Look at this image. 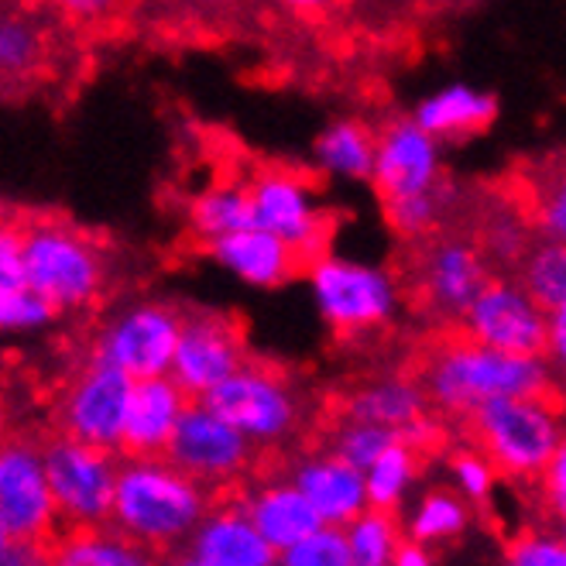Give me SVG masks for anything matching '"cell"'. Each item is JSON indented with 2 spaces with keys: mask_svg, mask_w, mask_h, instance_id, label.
Wrapping results in <instances>:
<instances>
[{
  "mask_svg": "<svg viewBox=\"0 0 566 566\" xmlns=\"http://www.w3.org/2000/svg\"><path fill=\"white\" fill-rule=\"evenodd\" d=\"M210 505L213 494L165 457H120L107 525L158 556H172L186 549Z\"/></svg>",
  "mask_w": 566,
  "mask_h": 566,
  "instance_id": "6da1fadb",
  "label": "cell"
},
{
  "mask_svg": "<svg viewBox=\"0 0 566 566\" xmlns=\"http://www.w3.org/2000/svg\"><path fill=\"white\" fill-rule=\"evenodd\" d=\"M556 371L546 357H512L478 347L463 337L432 347L422 364V391L429 409L450 419H471L497 398H543L553 395Z\"/></svg>",
  "mask_w": 566,
  "mask_h": 566,
  "instance_id": "7a4b0ae2",
  "label": "cell"
},
{
  "mask_svg": "<svg viewBox=\"0 0 566 566\" xmlns=\"http://www.w3.org/2000/svg\"><path fill=\"white\" fill-rule=\"evenodd\" d=\"M24 289L59 313H80L93 306L107 285V258L83 230L39 217L21 223Z\"/></svg>",
  "mask_w": 566,
  "mask_h": 566,
  "instance_id": "3957f363",
  "label": "cell"
},
{
  "mask_svg": "<svg viewBox=\"0 0 566 566\" xmlns=\"http://www.w3.org/2000/svg\"><path fill=\"white\" fill-rule=\"evenodd\" d=\"M474 450L497 471V478L536 481L549 460L566 450L563 416L553 395L543 398H497L471 419Z\"/></svg>",
  "mask_w": 566,
  "mask_h": 566,
  "instance_id": "277c9868",
  "label": "cell"
},
{
  "mask_svg": "<svg viewBox=\"0 0 566 566\" xmlns=\"http://www.w3.org/2000/svg\"><path fill=\"white\" fill-rule=\"evenodd\" d=\"M199 402L241 432L254 450L285 447L298 437L306 419V398L298 385L285 371L261 360H248Z\"/></svg>",
  "mask_w": 566,
  "mask_h": 566,
  "instance_id": "5b68a950",
  "label": "cell"
},
{
  "mask_svg": "<svg viewBox=\"0 0 566 566\" xmlns=\"http://www.w3.org/2000/svg\"><path fill=\"white\" fill-rule=\"evenodd\" d=\"M306 282L316 313L340 337H364V333L385 329L402 310L398 279L388 269L357 258L326 251L306 264Z\"/></svg>",
  "mask_w": 566,
  "mask_h": 566,
  "instance_id": "8992f818",
  "label": "cell"
},
{
  "mask_svg": "<svg viewBox=\"0 0 566 566\" xmlns=\"http://www.w3.org/2000/svg\"><path fill=\"white\" fill-rule=\"evenodd\" d=\"M182 326V306L138 298L96 329L90 360L107 364L130 381L169 378Z\"/></svg>",
  "mask_w": 566,
  "mask_h": 566,
  "instance_id": "52a82bcc",
  "label": "cell"
},
{
  "mask_svg": "<svg viewBox=\"0 0 566 566\" xmlns=\"http://www.w3.org/2000/svg\"><path fill=\"white\" fill-rule=\"evenodd\" d=\"M39 450H42V471L55 505L59 528L107 525L120 457L76 443L70 437H59V432Z\"/></svg>",
  "mask_w": 566,
  "mask_h": 566,
  "instance_id": "ba28073f",
  "label": "cell"
},
{
  "mask_svg": "<svg viewBox=\"0 0 566 566\" xmlns=\"http://www.w3.org/2000/svg\"><path fill=\"white\" fill-rule=\"evenodd\" d=\"M244 189L251 199L254 227L269 230L272 238L289 244L306 264L326 254L329 217L319 203L316 186L303 172L272 165V169L254 172Z\"/></svg>",
  "mask_w": 566,
  "mask_h": 566,
  "instance_id": "9c48e42d",
  "label": "cell"
},
{
  "mask_svg": "<svg viewBox=\"0 0 566 566\" xmlns=\"http://www.w3.org/2000/svg\"><path fill=\"white\" fill-rule=\"evenodd\" d=\"M248 360V340L234 316L203 306L182 310L169 378L189 402L207 398L217 385H223L238 368H244Z\"/></svg>",
  "mask_w": 566,
  "mask_h": 566,
  "instance_id": "30bf717a",
  "label": "cell"
},
{
  "mask_svg": "<svg viewBox=\"0 0 566 566\" xmlns=\"http://www.w3.org/2000/svg\"><path fill=\"white\" fill-rule=\"evenodd\" d=\"M176 471L192 478L210 494L220 488H234L248 478L258 450L230 429L220 416H213L203 402H189L176 422L169 447L161 453Z\"/></svg>",
  "mask_w": 566,
  "mask_h": 566,
  "instance_id": "8fae6325",
  "label": "cell"
},
{
  "mask_svg": "<svg viewBox=\"0 0 566 566\" xmlns=\"http://www.w3.org/2000/svg\"><path fill=\"white\" fill-rule=\"evenodd\" d=\"M457 323L463 340L497 354L543 357L546 350V313L518 289L515 279L491 275Z\"/></svg>",
  "mask_w": 566,
  "mask_h": 566,
  "instance_id": "7c38bea8",
  "label": "cell"
},
{
  "mask_svg": "<svg viewBox=\"0 0 566 566\" xmlns=\"http://www.w3.org/2000/svg\"><path fill=\"white\" fill-rule=\"evenodd\" d=\"M130 378L107 368V364L86 360V368L65 385L59 398V437H70L76 443L120 453V432L130 398Z\"/></svg>",
  "mask_w": 566,
  "mask_h": 566,
  "instance_id": "4fadbf2b",
  "label": "cell"
},
{
  "mask_svg": "<svg viewBox=\"0 0 566 566\" xmlns=\"http://www.w3.org/2000/svg\"><path fill=\"white\" fill-rule=\"evenodd\" d=\"M0 528L8 539L35 546H49L59 532L42 450L31 440L0 443Z\"/></svg>",
  "mask_w": 566,
  "mask_h": 566,
  "instance_id": "5bb4252c",
  "label": "cell"
},
{
  "mask_svg": "<svg viewBox=\"0 0 566 566\" xmlns=\"http://www.w3.org/2000/svg\"><path fill=\"white\" fill-rule=\"evenodd\" d=\"M488 282L491 269L471 238L437 234L422 241L416 258V292L432 316L460 319Z\"/></svg>",
  "mask_w": 566,
  "mask_h": 566,
  "instance_id": "9a60e30c",
  "label": "cell"
},
{
  "mask_svg": "<svg viewBox=\"0 0 566 566\" xmlns=\"http://www.w3.org/2000/svg\"><path fill=\"white\" fill-rule=\"evenodd\" d=\"M381 203L426 192L443 182V145L432 142L412 117H391L375 130L371 179Z\"/></svg>",
  "mask_w": 566,
  "mask_h": 566,
  "instance_id": "2e32d148",
  "label": "cell"
},
{
  "mask_svg": "<svg viewBox=\"0 0 566 566\" xmlns=\"http://www.w3.org/2000/svg\"><path fill=\"white\" fill-rule=\"evenodd\" d=\"M289 481L306 497V505L326 528H347L360 512H368L364 474L347 468L344 460H337L326 450L295 460Z\"/></svg>",
  "mask_w": 566,
  "mask_h": 566,
  "instance_id": "e0dca14e",
  "label": "cell"
},
{
  "mask_svg": "<svg viewBox=\"0 0 566 566\" xmlns=\"http://www.w3.org/2000/svg\"><path fill=\"white\" fill-rule=\"evenodd\" d=\"M182 553L207 566H279V553L258 536L234 497L230 502L213 497L210 512L199 518Z\"/></svg>",
  "mask_w": 566,
  "mask_h": 566,
  "instance_id": "ac0fdd59",
  "label": "cell"
},
{
  "mask_svg": "<svg viewBox=\"0 0 566 566\" xmlns=\"http://www.w3.org/2000/svg\"><path fill=\"white\" fill-rule=\"evenodd\" d=\"M207 254L227 275H234L238 282H244L251 289H282L292 279L303 275V269H306L303 258L261 227H248L230 238L210 241Z\"/></svg>",
  "mask_w": 566,
  "mask_h": 566,
  "instance_id": "d6986e66",
  "label": "cell"
},
{
  "mask_svg": "<svg viewBox=\"0 0 566 566\" xmlns=\"http://www.w3.org/2000/svg\"><path fill=\"white\" fill-rule=\"evenodd\" d=\"M234 502L248 515V522L258 528V536L269 543L275 553L292 549L295 543L310 539L319 525L306 497L295 491L289 478H264L251 488H244Z\"/></svg>",
  "mask_w": 566,
  "mask_h": 566,
  "instance_id": "ffe728a7",
  "label": "cell"
},
{
  "mask_svg": "<svg viewBox=\"0 0 566 566\" xmlns=\"http://www.w3.org/2000/svg\"><path fill=\"white\" fill-rule=\"evenodd\" d=\"M186 406H189V398L176 388L172 378L135 381L130 385V398H127L120 453L124 457H161Z\"/></svg>",
  "mask_w": 566,
  "mask_h": 566,
  "instance_id": "44dd1931",
  "label": "cell"
},
{
  "mask_svg": "<svg viewBox=\"0 0 566 566\" xmlns=\"http://www.w3.org/2000/svg\"><path fill=\"white\" fill-rule=\"evenodd\" d=\"M497 96L491 90L471 86V83H450L437 93L422 96L416 111L409 114L416 127H422L432 142H463L488 130L497 120Z\"/></svg>",
  "mask_w": 566,
  "mask_h": 566,
  "instance_id": "7402d4cb",
  "label": "cell"
},
{
  "mask_svg": "<svg viewBox=\"0 0 566 566\" xmlns=\"http://www.w3.org/2000/svg\"><path fill=\"white\" fill-rule=\"evenodd\" d=\"M429 416V402L426 391L419 385V378L409 375H381L357 385L347 398H344V419L354 422H368L378 429H402L416 419Z\"/></svg>",
  "mask_w": 566,
  "mask_h": 566,
  "instance_id": "603a6c76",
  "label": "cell"
},
{
  "mask_svg": "<svg viewBox=\"0 0 566 566\" xmlns=\"http://www.w3.org/2000/svg\"><path fill=\"white\" fill-rule=\"evenodd\" d=\"M45 566H165V556L120 536L111 525L59 528L45 546Z\"/></svg>",
  "mask_w": 566,
  "mask_h": 566,
  "instance_id": "cb8c5ba5",
  "label": "cell"
},
{
  "mask_svg": "<svg viewBox=\"0 0 566 566\" xmlns=\"http://www.w3.org/2000/svg\"><path fill=\"white\" fill-rule=\"evenodd\" d=\"M471 522H474V509L463 502L460 494H453L447 484L426 488L409 505L406 518H398V525H402V539L416 543L429 553L437 546L457 543L463 532L471 528Z\"/></svg>",
  "mask_w": 566,
  "mask_h": 566,
  "instance_id": "d4e9b609",
  "label": "cell"
},
{
  "mask_svg": "<svg viewBox=\"0 0 566 566\" xmlns=\"http://www.w3.org/2000/svg\"><path fill=\"white\" fill-rule=\"evenodd\" d=\"M313 161L329 179L368 182L375 161V130L357 117L333 120L313 142Z\"/></svg>",
  "mask_w": 566,
  "mask_h": 566,
  "instance_id": "484cf974",
  "label": "cell"
},
{
  "mask_svg": "<svg viewBox=\"0 0 566 566\" xmlns=\"http://www.w3.org/2000/svg\"><path fill=\"white\" fill-rule=\"evenodd\" d=\"M186 223L203 244L254 227L248 189L238 186V182H220V186L196 192L189 199V207H186Z\"/></svg>",
  "mask_w": 566,
  "mask_h": 566,
  "instance_id": "4316f807",
  "label": "cell"
},
{
  "mask_svg": "<svg viewBox=\"0 0 566 566\" xmlns=\"http://www.w3.org/2000/svg\"><path fill=\"white\" fill-rule=\"evenodd\" d=\"M515 269H518V279H515L518 289L543 313L566 310V248L563 244L536 238Z\"/></svg>",
  "mask_w": 566,
  "mask_h": 566,
  "instance_id": "83f0119b",
  "label": "cell"
},
{
  "mask_svg": "<svg viewBox=\"0 0 566 566\" xmlns=\"http://www.w3.org/2000/svg\"><path fill=\"white\" fill-rule=\"evenodd\" d=\"M419 463L422 457L402 443L388 447L368 471H364V494H368V509L375 512H398L419 481Z\"/></svg>",
  "mask_w": 566,
  "mask_h": 566,
  "instance_id": "f1b7e54d",
  "label": "cell"
},
{
  "mask_svg": "<svg viewBox=\"0 0 566 566\" xmlns=\"http://www.w3.org/2000/svg\"><path fill=\"white\" fill-rule=\"evenodd\" d=\"M45 49L49 45L39 18L18 8H0V80L14 83L39 73Z\"/></svg>",
  "mask_w": 566,
  "mask_h": 566,
  "instance_id": "f546056e",
  "label": "cell"
},
{
  "mask_svg": "<svg viewBox=\"0 0 566 566\" xmlns=\"http://www.w3.org/2000/svg\"><path fill=\"white\" fill-rule=\"evenodd\" d=\"M453 203H457V189L443 179L440 186H432L426 192H416L406 199H388L381 207L395 234H402L409 241H429L440 234V227L447 223Z\"/></svg>",
  "mask_w": 566,
  "mask_h": 566,
  "instance_id": "4dcf8cb0",
  "label": "cell"
},
{
  "mask_svg": "<svg viewBox=\"0 0 566 566\" xmlns=\"http://www.w3.org/2000/svg\"><path fill=\"white\" fill-rule=\"evenodd\" d=\"M340 532L354 566H391L398 546H402V525L391 512L368 509Z\"/></svg>",
  "mask_w": 566,
  "mask_h": 566,
  "instance_id": "1f68e13d",
  "label": "cell"
},
{
  "mask_svg": "<svg viewBox=\"0 0 566 566\" xmlns=\"http://www.w3.org/2000/svg\"><path fill=\"white\" fill-rule=\"evenodd\" d=\"M532 223L518 207H491L481 223V244L478 251L484 261H497L505 269H515L522 254L532 248Z\"/></svg>",
  "mask_w": 566,
  "mask_h": 566,
  "instance_id": "d6a6232c",
  "label": "cell"
},
{
  "mask_svg": "<svg viewBox=\"0 0 566 566\" xmlns=\"http://www.w3.org/2000/svg\"><path fill=\"white\" fill-rule=\"evenodd\" d=\"M388 447H395V432L378 429V426H368V422L340 419L337 429L329 432L326 453H333L337 460H344L347 468H354V471L364 474Z\"/></svg>",
  "mask_w": 566,
  "mask_h": 566,
  "instance_id": "836d02e7",
  "label": "cell"
},
{
  "mask_svg": "<svg viewBox=\"0 0 566 566\" xmlns=\"http://www.w3.org/2000/svg\"><path fill=\"white\" fill-rule=\"evenodd\" d=\"M494 488H497V471L491 468V463L474 447L457 450L450 457V491L460 494L471 509L491 502Z\"/></svg>",
  "mask_w": 566,
  "mask_h": 566,
  "instance_id": "e575fe53",
  "label": "cell"
},
{
  "mask_svg": "<svg viewBox=\"0 0 566 566\" xmlns=\"http://www.w3.org/2000/svg\"><path fill=\"white\" fill-rule=\"evenodd\" d=\"M505 566H566V539L559 528H522L505 549Z\"/></svg>",
  "mask_w": 566,
  "mask_h": 566,
  "instance_id": "d590c367",
  "label": "cell"
},
{
  "mask_svg": "<svg viewBox=\"0 0 566 566\" xmlns=\"http://www.w3.org/2000/svg\"><path fill=\"white\" fill-rule=\"evenodd\" d=\"M279 566H354L340 528H316L310 539L279 553Z\"/></svg>",
  "mask_w": 566,
  "mask_h": 566,
  "instance_id": "8d00e7d4",
  "label": "cell"
},
{
  "mask_svg": "<svg viewBox=\"0 0 566 566\" xmlns=\"http://www.w3.org/2000/svg\"><path fill=\"white\" fill-rule=\"evenodd\" d=\"M52 319L55 313L24 285L0 289V333H35L45 329Z\"/></svg>",
  "mask_w": 566,
  "mask_h": 566,
  "instance_id": "74e56055",
  "label": "cell"
},
{
  "mask_svg": "<svg viewBox=\"0 0 566 566\" xmlns=\"http://www.w3.org/2000/svg\"><path fill=\"white\" fill-rule=\"evenodd\" d=\"M528 223L539 230V241H556V244L566 241V186L559 176L539 189Z\"/></svg>",
  "mask_w": 566,
  "mask_h": 566,
  "instance_id": "f35d334b",
  "label": "cell"
},
{
  "mask_svg": "<svg viewBox=\"0 0 566 566\" xmlns=\"http://www.w3.org/2000/svg\"><path fill=\"white\" fill-rule=\"evenodd\" d=\"M24 285L21 264V223L0 213V289Z\"/></svg>",
  "mask_w": 566,
  "mask_h": 566,
  "instance_id": "ab89813d",
  "label": "cell"
},
{
  "mask_svg": "<svg viewBox=\"0 0 566 566\" xmlns=\"http://www.w3.org/2000/svg\"><path fill=\"white\" fill-rule=\"evenodd\" d=\"M536 481H539V497H543V505L553 512L556 522H563V515H566V450H559V453L549 460V468H546Z\"/></svg>",
  "mask_w": 566,
  "mask_h": 566,
  "instance_id": "60d3db41",
  "label": "cell"
},
{
  "mask_svg": "<svg viewBox=\"0 0 566 566\" xmlns=\"http://www.w3.org/2000/svg\"><path fill=\"white\" fill-rule=\"evenodd\" d=\"M437 440H440V422L432 419V416H422V419H416V422H409V426H402V429H395V443H402V447L416 450L419 457H422L429 447H437Z\"/></svg>",
  "mask_w": 566,
  "mask_h": 566,
  "instance_id": "b9f144b4",
  "label": "cell"
},
{
  "mask_svg": "<svg viewBox=\"0 0 566 566\" xmlns=\"http://www.w3.org/2000/svg\"><path fill=\"white\" fill-rule=\"evenodd\" d=\"M543 357L549 360V368L559 375L563 371V357H566V310L546 313V350Z\"/></svg>",
  "mask_w": 566,
  "mask_h": 566,
  "instance_id": "7bdbcfd3",
  "label": "cell"
},
{
  "mask_svg": "<svg viewBox=\"0 0 566 566\" xmlns=\"http://www.w3.org/2000/svg\"><path fill=\"white\" fill-rule=\"evenodd\" d=\"M0 566H45V546H35V543H14L8 546L4 559Z\"/></svg>",
  "mask_w": 566,
  "mask_h": 566,
  "instance_id": "ee69618b",
  "label": "cell"
},
{
  "mask_svg": "<svg viewBox=\"0 0 566 566\" xmlns=\"http://www.w3.org/2000/svg\"><path fill=\"white\" fill-rule=\"evenodd\" d=\"M391 566H437V556H432L429 549H422V546H416V543L402 539V546H398Z\"/></svg>",
  "mask_w": 566,
  "mask_h": 566,
  "instance_id": "f6af8a7d",
  "label": "cell"
},
{
  "mask_svg": "<svg viewBox=\"0 0 566 566\" xmlns=\"http://www.w3.org/2000/svg\"><path fill=\"white\" fill-rule=\"evenodd\" d=\"M165 566H207V563L192 559L189 553H172V556H165Z\"/></svg>",
  "mask_w": 566,
  "mask_h": 566,
  "instance_id": "bcb514c9",
  "label": "cell"
},
{
  "mask_svg": "<svg viewBox=\"0 0 566 566\" xmlns=\"http://www.w3.org/2000/svg\"><path fill=\"white\" fill-rule=\"evenodd\" d=\"M8 546H11V539L4 536V528H0V559H4V553H8Z\"/></svg>",
  "mask_w": 566,
  "mask_h": 566,
  "instance_id": "7dc6e473",
  "label": "cell"
}]
</instances>
